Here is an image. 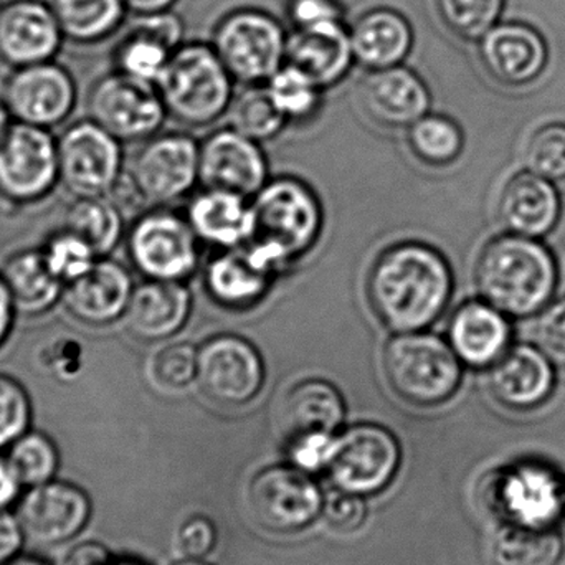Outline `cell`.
Segmentation results:
<instances>
[{
  "label": "cell",
  "mask_w": 565,
  "mask_h": 565,
  "mask_svg": "<svg viewBox=\"0 0 565 565\" xmlns=\"http://www.w3.org/2000/svg\"><path fill=\"white\" fill-rule=\"evenodd\" d=\"M454 275L447 260L422 244H401L372 267L367 296L379 321L405 334L434 324L450 302Z\"/></svg>",
  "instance_id": "cell-1"
},
{
  "label": "cell",
  "mask_w": 565,
  "mask_h": 565,
  "mask_svg": "<svg viewBox=\"0 0 565 565\" xmlns=\"http://www.w3.org/2000/svg\"><path fill=\"white\" fill-rule=\"evenodd\" d=\"M481 299L510 318H530L550 305L557 264L537 238L508 234L484 245L475 268Z\"/></svg>",
  "instance_id": "cell-2"
},
{
  "label": "cell",
  "mask_w": 565,
  "mask_h": 565,
  "mask_svg": "<svg viewBox=\"0 0 565 565\" xmlns=\"http://www.w3.org/2000/svg\"><path fill=\"white\" fill-rule=\"evenodd\" d=\"M250 209L247 248L274 270L306 254L321 231L318 199L295 179L264 185Z\"/></svg>",
  "instance_id": "cell-3"
},
{
  "label": "cell",
  "mask_w": 565,
  "mask_h": 565,
  "mask_svg": "<svg viewBox=\"0 0 565 565\" xmlns=\"http://www.w3.org/2000/svg\"><path fill=\"white\" fill-rule=\"evenodd\" d=\"M232 79L212 46L191 43L172 53L156 86L178 121L207 126L231 108Z\"/></svg>",
  "instance_id": "cell-4"
},
{
  "label": "cell",
  "mask_w": 565,
  "mask_h": 565,
  "mask_svg": "<svg viewBox=\"0 0 565 565\" xmlns=\"http://www.w3.org/2000/svg\"><path fill=\"white\" fill-rule=\"evenodd\" d=\"M384 371L392 391L418 407H435L454 397L463 375L450 342L424 331L405 332L388 341Z\"/></svg>",
  "instance_id": "cell-5"
},
{
  "label": "cell",
  "mask_w": 565,
  "mask_h": 565,
  "mask_svg": "<svg viewBox=\"0 0 565 565\" xmlns=\"http://www.w3.org/2000/svg\"><path fill=\"white\" fill-rule=\"evenodd\" d=\"M488 513L503 526L556 530L565 520V478L537 461L493 471L481 491Z\"/></svg>",
  "instance_id": "cell-6"
},
{
  "label": "cell",
  "mask_w": 565,
  "mask_h": 565,
  "mask_svg": "<svg viewBox=\"0 0 565 565\" xmlns=\"http://www.w3.org/2000/svg\"><path fill=\"white\" fill-rule=\"evenodd\" d=\"M282 26L262 10L244 9L225 17L214 33L212 49L232 78L248 85L268 82L286 63Z\"/></svg>",
  "instance_id": "cell-7"
},
{
  "label": "cell",
  "mask_w": 565,
  "mask_h": 565,
  "mask_svg": "<svg viewBox=\"0 0 565 565\" xmlns=\"http://www.w3.org/2000/svg\"><path fill=\"white\" fill-rule=\"evenodd\" d=\"M398 465L401 447L394 435L379 425L361 424L332 437L322 468L338 490L362 497L384 490Z\"/></svg>",
  "instance_id": "cell-8"
},
{
  "label": "cell",
  "mask_w": 565,
  "mask_h": 565,
  "mask_svg": "<svg viewBox=\"0 0 565 565\" xmlns=\"http://www.w3.org/2000/svg\"><path fill=\"white\" fill-rule=\"evenodd\" d=\"M88 108L96 125L125 141L154 135L168 113L154 83L122 72L106 76L93 86Z\"/></svg>",
  "instance_id": "cell-9"
},
{
  "label": "cell",
  "mask_w": 565,
  "mask_h": 565,
  "mask_svg": "<svg viewBox=\"0 0 565 565\" xmlns=\"http://www.w3.org/2000/svg\"><path fill=\"white\" fill-rule=\"evenodd\" d=\"M248 504L255 521L265 530L296 533L321 513L324 498L302 468L277 465L252 480Z\"/></svg>",
  "instance_id": "cell-10"
},
{
  "label": "cell",
  "mask_w": 565,
  "mask_h": 565,
  "mask_svg": "<svg viewBox=\"0 0 565 565\" xmlns=\"http://www.w3.org/2000/svg\"><path fill=\"white\" fill-rule=\"evenodd\" d=\"M58 179L76 198L105 195L121 174L118 139L95 121L70 126L58 141Z\"/></svg>",
  "instance_id": "cell-11"
},
{
  "label": "cell",
  "mask_w": 565,
  "mask_h": 565,
  "mask_svg": "<svg viewBox=\"0 0 565 565\" xmlns=\"http://www.w3.org/2000/svg\"><path fill=\"white\" fill-rule=\"evenodd\" d=\"M58 179V146L40 126L17 122L0 139V194L32 202Z\"/></svg>",
  "instance_id": "cell-12"
},
{
  "label": "cell",
  "mask_w": 565,
  "mask_h": 565,
  "mask_svg": "<svg viewBox=\"0 0 565 565\" xmlns=\"http://www.w3.org/2000/svg\"><path fill=\"white\" fill-rule=\"evenodd\" d=\"M198 234L171 214L152 212L139 218L129 235L132 264L151 280L181 281L198 267Z\"/></svg>",
  "instance_id": "cell-13"
},
{
  "label": "cell",
  "mask_w": 565,
  "mask_h": 565,
  "mask_svg": "<svg viewBox=\"0 0 565 565\" xmlns=\"http://www.w3.org/2000/svg\"><path fill=\"white\" fill-rule=\"evenodd\" d=\"M92 516L85 490L53 480L30 488L17 503V521L23 536L39 546L53 547L78 536Z\"/></svg>",
  "instance_id": "cell-14"
},
{
  "label": "cell",
  "mask_w": 565,
  "mask_h": 565,
  "mask_svg": "<svg viewBox=\"0 0 565 565\" xmlns=\"http://www.w3.org/2000/svg\"><path fill=\"white\" fill-rule=\"evenodd\" d=\"M202 392L222 407H242L260 394L264 361L257 349L237 335H218L199 352Z\"/></svg>",
  "instance_id": "cell-15"
},
{
  "label": "cell",
  "mask_w": 565,
  "mask_h": 565,
  "mask_svg": "<svg viewBox=\"0 0 565 565\" xmlns=\"http://www.w3.org/2000/svg\"><path fill=\"white\" fill-rule=\"evenodd\" d=\"M201 149L181 135L152 139L136 156L131 179L146 202L166 204L191 191L199 178Z\"/></svg>",
  "instance_id": "cell-16"
},
{
  "label": "cell",
  "mask_w": 565,
  "mask_h": 565,
  "mask_svg": "<svg viewBox=\"0 0 565 565\" xmlns=\"http://www.w3.org/2000/svg\"><path fill=\"white\" fill-rule=\"evenodd\" d=\"M73 105V79L52 63L22 66L7 83L6 108L19 122L46 128L63 121Z\"/></svg>",
  "instance_id": "cell-17"
},
{
  "label": "cell",
  "mask_w": 565,
  "mask_h": 565,
  "mask_svg": "<svg viewBox=\"0 0 565 565\" xmlns=\"http://www.w3.org/2000/svg\"><path fill=\"white\" fill-rule=\"evenodd\" d=\"M199 178L209 189L247 198L264 189L267 162L254 139L235 129L221 131L202 146Z\"/></svg>",
  "instance_id": "cell-18"
},
{
  "label": "cell",
  "mask_w": 565,
  "mask_h": 565,
  "mask_svg": "<svg viewBox=\"0 0 565 565\" xmlns=\"http://www.w3.org/2000/svg\"><path fill=\"white\" fill-rule=\"evenodd\" d=\"M554 362L540 345L518 344L491 365L493 397L511 411H533L550 401L556 385Z\"/></svg>",
  "instance_id": "cell-19"
},
{
  "label": "cell",
  "mask_w": 565,
  "mask_h": 565,
  "mask_svg": "<svg viewBox=\"0 0 565 565\" xmlns=\"http://www.w3.org/2000/svg\"><path fill=\"white\" fill-rule=\"evenodd\" d=\"M62 29L52 9L19 0L0 9V56L10 65L45 63L58 50Z\"/></svg>",
  "instance_id": "cell-20"
},
{
  "label": "cell",
  "mask_w": 565,
  "mask_h": 565,
  "mask_svg": "<svg viewBox=\"0 0 565 565\" xmlns=\"http://www.w3.org/2000/svg\"><path fill=\"white\" fill-rule=\"evenodd\" d=\"M359 98L372 121L392 129L411 128L430 108L427 86L402 65L371 72L362 83Z\"/></svg>",
  "instance_id": "cell-21"
},
{
  "label": "cell",
  "mask_w": 565,
  "mask_h": 565,
  "mask_svg": "<svg viewBox=\"0 0 565 565\" xmlns=\"http://www.w3.org/2000/svg\"><path fill=\"white\" fill-rule=\"evenodd\" d=\"M563 204L553 181L520 172L504 185L498 201V217L510 234L541 238L550 234L561 218Z\"/></svg>",
  "instance_id": "cell-22"
},
{
  "label": "cell",
  "mask_w": 565,
  "mask_h": 565,
  "mask_svg": "<svg viewBox=\"0 0 565 565\" xmlns=\"http://www.w3.org/2000/svg\"><path fill=\"white\" fill-rule=\"evenodd\" d=\"M132 291L131 277L122 265L96 260L83 277L65 285L62 298L79 321L105 326L125 316Z\"/></svg>",
  "instance_id": "cell-23"
},
{
  "label": "cell",
  "mask_w": 565,
  "mask_h": 565,
  "mask_svg": "<svg viewBox=\"0 0 565 565\" xmlns=\"http://www.w3.org/2000/svg\"><path fill=\"white\" fill-rule=\"evenodd\" d=\"M511 329L508 316L484 299L463 302L448 326L454 351L471 367H491L510 349Z\"/></svg>",
  "instance_id": "cell-24"
},
{
  "label": "cell",
  "mask_w": 565,
  "mask_h": 565,
  "mask_svg": "<svg viewBox=\"0 0 565 565\" xmlns=\"http://www.w3.org/2000/svg\"><path fill=\"white\" fill-rule=\"evenodd\" d=\"M481 60L498 82L523 86L540 78L546 68L547 46L531 26L508 23L494 26L483 36Z\"/></svg>",
  "instance_id": "cell-25"
},
{
  "label": "cell",
  "mask_w": 565,
  "mask_h": 565,
  "mask_svg": "<svg viewBox=\"0 0 565 565\" xmlns=\"http://www.w3.org/2000/svg\"><path fill=\"white\" fill-rule=\"evenodd\" d=\"M354 62L351 33L341 22L296 29L286 45V63L301 70L321 89L341 82Z\"/></svg>",
  "instance_id": "cell-26"
},
{
  "label": "cell",
  "mask_w": 565,
  "mask_h": 565,
  "mask_svg": "<svg viewBox=\"0 0 565 565\" xmlns=\"http://www.w3.org/2000/svg\"><path fill=\"white\" fill-rule=\"evenodd\" d=\"M191 308V292L181 282L152 280L135 288L125 321L136 338L162 341L181 331Z\"/></svg>",
  "instance_id": "cell-27"
},
{
  "label": "cell",
  "mask_w": 565,
  "mask_h": 565,
  "mask_svg": "<svg viewBox=\"0 0 565 565\" xmlns=\"http://www.w3.org/2000/svg\"><path fill=\"white\" fill-rule=\"evenodd\" d=\"M181 39L178 17L169 12L139 17L119 49V72L156 85Z\"/></svg>",
  "instance_id": "cell-28"
},
{
  "label": "cell",
  "mask_w": 565,
  "mask_h": 565,
  "mask_svg": "<svg viewBox=\"0 0 565 565\" xmlns=\"http://www.w3.org/2000/svg\"><path fill=\"white\" fill-rule=\"evenodd\" d=\"M349 33L355 62L371 72L401 66L414 43L411 23L392 9L364 13Z\"/></svg>",
  "instance_id": "cell-29"
},
{
  "label": "cell",
  "mask_w": 565,
  "mask_h": 565,
  "mask_svg": "<svg viewBox=\"0 0 565 565\" xmlns=\"http://www.w3.org/2000/svg\"><path fill=\"white\" fill-rule=\"evenodd\" d=\"M341 394L328 382L306 381L286 394L281 427L289 441L332 437L344 420Z\"/></svg>",
  "instance_id": "cell-30"
},
{
  "label": "cell",
  "mask_w": 565,
  "mask_h": 565,
  "mask_svg": "<svg viewBox=\"0 0 565 565\" xmlns=\"http://www.w3.org/2000/svg\"><path fill=\"white\" fill-rule=\"evenodd\" d=\"M274 271L250 248H234L209 265L207 288L221 305L247 308L260 301L270 288Z\"/></svg>",
  "instance_id": "cell-31"
},
{
  "label": "cell",
  "mask_w": 565,
  "mask_h": 565,
  "mask_svg": "<svg viewBox=\"0 0 565 565\" xmlns=\"http://www.w3.org/2000/svg\"><path fill=\"white\" fill-rule=\"evenodd\" d=\"M189 224L211 244L237 248L247 244L252 232V209L234 192L209 189L189 209Z\"/></svg>",
  "instance_id": "cell-32"
},
{
  "label": "cell",
  "mask_w": 565,
  "mask_h": 565,
  "mask_svg": "<svg viewBox=\"0 0 565 565\" xmlns=\"http://www.w3.org/2000/svg\"><path fill=\"white\" fill-rule=\"evenodd\" d=\"M2 280L13 308L22 315H40L63 296V282L53 275L43 252H20L3 265Z\"/></svg>",
  "instance_id": "cell-33"
},
{
  "label": "cell",
  "mask_w": 565,
  "mask_h": 565,
  "mask_svg": "<svg viewBox=\"0 0 565 565\" xmlns=\"http://www.w3.org/2000/svg\"><path fill=\"white\" fill-rule=\"evenodd\" d=\"M65 228L83 238L99 257L109 254L121 238V212L103 195L78 198L66 212Z\"/></svg>",
  "instance_id": "cell-34"
},
{
  "label": "cell",
  "mask_w": 565,
  "mask_h": 565,
  "mask_svg": "<svg viewBox=\"0 0 565 565\" xmlns=\"http://www.w3.org/2000/svg\"><path fill=\"white\" fill-rule=\"evenodd\" d=\"M564 543L557 530L503 526L493 546L497 565H557Z\"/></svg>",
  "instance_id": "cell-35"
},
{
  "label": "cell",
  "mask_w": 565,
  "mask_h": 565,
  "mask_svg": "<svg viewBox=\"0 0 565 565\" xmlns=\"http://www.w3.org/2000/svg\"><path fill=\"white\" fill-rule=\"evenodd\" d=\"M52 10L66 36L96 42L119 25L126 6L122 0H53Z\"/></svg>",
  "instance_id": "cell-36"
},
{
  "label": "cell",
  "mask_w": 565,
  "mask_h": 565,
  "mask_svg": "<svg viewBox=\"0 0 565 565\" xmlns=\"http://www.w3.org/2000/svg\"><path fill=\"white\" fill-rule=\"evenodd\" d=\"M408 145L425 164L444 168L457 161L461 154L463 135L451 119L425 115L408 128Z\"/></svg>",
  "instance_id": "cell-37"
},
{
  "label": "cell",
  "mask_w": 565,
  "mask_h": 565,
  "mask_svg": "<svg viewBox=\"0 0 565 565\" xmlns=\"http://www.w3.org/2000/svg\"><path fill=\"white\" fill-rule=\"evenodd\" d=\"M232 125L235 131L254 141H267L281 131L286 118L275 105L267 86L250 85L232 99Z\"/></svg>",
  "instance_id": "cell-38"
},
{
  "label": "cell",
  "mask_w": 565,
  "mask_h": 565,
  "mask_svg": "<svg viewBox=\"0 0 565 565\" xmlns=\"http://www.w3.org/2000/svg\"><path fill=\"white\" fill-rule=\"evenodd\" d=\"M10 465L23 487H36L55 478L60 455L55 444L39 431H26L9 447Z\"/></svg>",
  "instance_id": "cell-39"
},
{
  "label": "cell",
  "mask_w": 565,
  "mask_h": 565,
  "mask_svg": "<svg viewBox=\"0 0 565 565\" xmlns=\"http://www.w3.org/2000/svg\"><path fill=\"white\" fill-rule=\"evenodd\" d=\"M504 0H437L441 22L463 40L483 39L500 19Z\"/></svg>",
  "instance_id": "cell-40"
},
{
  "label": "cell",
  "mask_w": 565,
  "mask_h": 565,
  "mask_svg": "<svg viewBox=\"0 0 565 565\" xmlns=\"http://www.w3.org/2000/svg\"><path fill=\"white\" fill-rule=\"evenodd\" d=\"M267 89L286 119L308 118L318 108L321 88L289 63L268 79Z\"/></svg>",
  "instance_id": "cell-41"
},
{
  "label": "cell",
  "mask_w": 565,
  "mask_h": 565,
  "mask_svg": "<svg viewBox=\"0 0 565 565\" xmlns=\"http://www.w3.org/2000/svg\"><path fill=\"white\" fill-rule=\"evenodd\" d=\"M524 161L534 174L565 181V125L551 122L537 129L524 149Z\"/></svg>",
  "instance_id": "cell-42"
},
{
  "label": "cell",
  "mask_w": 565,
  "mask_h": 565,
  "mask_svg": "<svg viewBox=\"0 0 565 565\" xmlns=\"http://www.w3.org/2000/svg\"><path fill=\"white\" fill-rule=\"evenodd\" d=\"M43 255L50 270L63 285L83 277L95 265L98 257L83 238L66 228L49 242Z\"/></svg>",
  "instance_id": "cell-43"
},
{
  "label": "cell",
  "mask_w": 565,
  "mask_h": 565,
  "mask_svg": "<svg viewBox=\"0 0 565 565\" xmlns=\"http://www.w3.org/2000/svg\"><path fill=\"white\" fill-rule=\"evenodd\" d=\"M199 352L188 342H174L159 349L152 358L151 374L156 384L168 391L189 387L198 379Z\"/></svg>",
  "instance_id": "cell-44"
},
{
  "label": "cell",
  "mask_w": 565,
  "mask_h": 565,
  "mask_svg": "<svg viewBox=\"0 0 565 565\" xmlns=\"http://www.w3.org/2000/svg\"><path fill=\"white\" fill-rule=\"evenodd\" d=\"M32 405L22 385L0 375V450L10 447L29 430Z\"/></svg>",
  "instance_id": "cell-45"
},
{
  "label": "cell",
  "mask_w": 565,
  "mask_h": 565,
  "mask_svg": "<svg viewBox=\"0 0 565 565\" xmlns=\"http://www.w3.org/2000/svg\"><path fill=\"white\" fill-rule=\"evenodd\" d=\"M322 514L329 527L338 533L348 534L354 533L365 523L367 508L361 494L339 490L326 498Z\"/></svg>",
  "instance_id": "cell-46"
},
{
  "label": "cell",
  "mask_w": 565,
  "mask_h": 565,
  "mask_svg": "<svg viewBox=\"0 0 565 565\" xmlns=\"http://www.w3.org/2000/svg\"><path fill=\"white\" fill-rule=\"evenodd\" d=\"M537 345L554 364L565 367V298L547 305L536 322Z\"/></svg>",
  "instance_id": "cell-47"
},
{
  "label": "cell",
  "mask_w": 565,
  "mask_h": 565,
  "mask_svg": "<svg viewBox=\"0 0 565 565\" xmlns=\"http://www.w3.org/2000/svg\"><path fill=\"white\" fill-rule=\"evenodd\" d=\"M288 15L296 29L328 25L342 19L335 0H291Z\"/></svg>",
  "instance_id": "cell-48"
},
{
  "label": "cell",
  "mask_w": 565,
  "mask_h": 565,
  "mask_svg": "<svg viewBox=\"0 0 565 565\" xmlns=\"http://www.w3.org/2000/svg\"><path fill=\"white\" fill-rule=\"evenodd\" d=\"M217 531L209 518L195 516L185 521L179 531V546L185 556L201 559L214 550Z\"/></svg>",
  "instance_id": "cell-49"
},
{
  "label": "cell",
  "mask_w": 565,
  "mask_h": 565,
  "mask_svg": "<svg viewBox=\"0 0 565 565\" xmlns=\"http://www.w3.org/2000/svg\"><path fill=\"white\" fill-rule=\"evenodd\" d=\"M23 537L17 518L0 511V565L10 563L19 554Z\"/></svg>",
  "instance_id": "cell-50"
},
{
  "label": "cell",
  "mask_w": 565,
  "mask_h": 565,
  "mask_svg": "<svg viewBox=\"0 0 565 565\" xmlns=\"http://www.w3.org/2000/svg\"><path fill=\"white\" fill-rule=\"evenodd\" d=\"M113 557L103 544L79 543L73 546L63 557L62 565H109Z\"/></svg>",
  "instance_id": "cell-51"
},
{
  "label": "cell",
  "mask_w": 565,
  "mask_h": 565,
  "mask_svg": "<svg viewBox=\"0 0 565 565\" xmlns=\"http://www.w3.org/2000/svg\"><path fill=\"white\" fill-rule=\"evenodd\" d=\"M22 487V481L10 465L9 458L0 457V511L19 503Z\"/></svg>",
  "instance_id": "cell-52"
},
{
  "label": "cell",
  "mask_w": 565,
  "mask_h": 565,
  "mask_svg": "<svg viewBox=\"0 0 565 565\" xmlns=\"http://www.w3.org/2000/svg\"><path fill=\"white\" fill-rule=\"evenodd\" d=\"M126 9L142 15H156V13L169 12L178 0H122Z\"/></svg>",
  "instance_id": "cell-53"
},
{
  "label": "cell",
  "mask_w": 565,
  "mask_h": 565,
  "mask_svg": "<svg viewBox=\"0 0 565 565\" xmlns=\"http://www.w3.org/2000/svg\"><path fill=\"white\" fill-rule=\"evenodd\" d=\"M13 309L15 308H13L9 289L0 277V345L6 341L10 328H12Z\"/></svg>",
  "instance_id": "cell-54"
},
{
  "label": "cell",
  "mask_w": 565,
  "mask_h": 565,
  "mask_svg": "<svg viewBox=\"0 0 565 565\" xmlns=\"http://www.w3.org/2000/svg\"><path fill=\"white\" fill-rule=\"evenodd\" d=\"M6 565H50L46 563L45 559H42V557L39 556H19L17 554L15 557H13L10 563H7Z\"/></svg>",
  "instance_id": "cell-55"
},
{
  "label": "cell",
  "mask_w": 565,
  "mask_h": 565,
  "mask_svg": "<svg viewBox=\"0 0 565 565\" xmlns=\"http://www.w3.org/2000/svg\"><path fill=\"white\" fill-rule=\"evenodd\" d=\"M7 121H9V109H7L6 106L0 105V139L3 138L7 129H9Z\"/></svg>",
  "instance_id": "cell-56"
},
{
  "label": "cell",
  "mask_w": 565,
  "mask_h": 565,
  "mask_svg": "<svg viewBox=\"0 0 565 565\" xmlns=\"http://www.w3.org/2000/svg\"><path fill=\"white\" fill-rule=\"evenodd\" d=\"M109 565H145L141 563H138V561H131V559H113Z\"/></svg>",
  "instance_id": "cell-57"
},
{
  "label": "cell",
  "mask_w": 565,
  "mask_h": 565,
  "mask_svg": "<svg viewBox=\"0 0 565 565\" xmlns=\"http://www.w3.org/2000/svg\"><path fill=\"white\" fill-rule=\"evenodd\" d=\"M178 565H211V564L202 563V561L191 559V561H184V563H179Z\"/></svg>",
  "instance_id": "cell-58"
}]
</instances>
